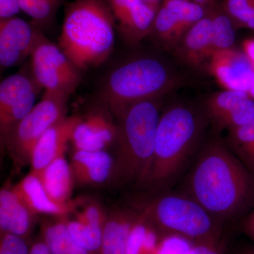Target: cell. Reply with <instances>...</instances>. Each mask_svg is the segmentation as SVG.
<instances>
[{"mask_svg":"<svg viewBox=\"0 0 254 254\" xmlns=\"http://www.w3.org/2000/svg\"><path fill=\"white\" fill-rule=\"evenodd\" d=\"M180 191L225 224L254 208V175L218 136L202 145Z\"/></svg>","mask_w":254,"mask_h":254,"instance_id":"6da1fadb","label":"cell"},{"mask_svg":"<svg viewBox=\"0 0 254 254\" xmlns=\"http://www.w3.org/2000/svg\"><path fill=\"white\" fill-rule=\"evenodd\" d=\"M209 124L202 107L175 103L164 110L145 186L155 193L170 190L198 154Z\"/></svg>","mask_w":254,"mask_h":254,"instance_id":"7a4b0ae2","label":"cell"},{"mask_svg":"<svg viewBox=\"0 0 254 254\" xmlns=\"http://www.w3.org/2000/svg\"><path fill=\"white\" fill-rule=\"evenodd\" d=\"M189 78L172 64L153 55H141L122 63L108 75L100 98L115 118L137 102L158 99L190 84Z\"/></svg>","mask_w":254,"mask_h":254,"instance_id":"3957f363","label":"cell"},{"mask_svg":"<svg viewBox=\"0 0 254 254\" xmlns=\"http://www.w3.org/2000/svg\"><path fill=\"white\" fill-rule=\"evenodd\" d=\"M115 28L105 0H76L65 10L58 46L79 71L96 67L113 52Z\"/></svg>","mask_w":254,"mask_h":254,"instance_id":"277c9868","label":"cell"},{"mask_svg":"<svg viewBox=\"0 0 254 254\" xmlns=\"http://www.w3.org/2000/svg\"><path fill=\"white\" fill-rule=\"evenodd\" d=\"M159 99L133 103L116 118L114 179L120 183L146 185L161 115Z\"/></svg>","mask_w":254,"mask_h":254,"instance_id":"5b68a950","label":"cell"},{"mask_svg":"<svg viewBox=\"0 0 254 254\" xmlns=\"http://www.w3.org/2000/svg\"><path fill=\"white\" fill-rule=\"evenodd\" d=\"M132 208L160 235L180 237L192 245L224 238L225 223L182 191L156 192Z\"/></svg>","mask_w":254,"mask_h":254,"instance_id":"8992f818","label":"cell"},{"mask_svg":"<svg viewBox=\"0 0 254 254\" xmlns=\"http://www.w3.org/2000/svg\"><path fill=\"white\" fill-rule=\"evenodd\" d=\"M236 31L220 0L208 6L206 14L189 30L173 54L190 68H205L215 52L233 48Z\"/></svg>","mask_w":254,"mask_h":254,"instance_id":"52a82bcc","label":"cell"},{"mask_svg":"<svg viewBox=\"0 0 254 254\" xmlns=\"http://www.w3.org/2000/svg\"><path fill=\"white\" fill-rule=\"evenodd\" d=\"M68 96L46 91L33 109L11 131L4 147L20 165L31 163L32 152L40 138L52 126L66 118Z\"/></svg>","mask_w":254,"mask_h":254,"instance_id":"ba28073f","label":"cell"},{"mask_svg":"<svg viewBox=\"0 0 254 254\" xmlns=\"http://www.w3.org/2000/svg\"><path fill=\"white\" fill-rule=\"evenodd\" d=\"M31 57L32 75L46 91L69 95L76 91L81 80L78 69L59 46L42 35Z\"/></svg>","mask_w":254,"mask_h":254,"instance_id":"9c48e42d","label":"cell"},{"mask_svg":"<svg viewBox=\"0 0 254 254\" xmlns=\"http://www.w3.org/2000/svg\"><path fill=\"white\" fill-rule=\"evenodd\" d=\"M207 9L208 6L189 0H163L149 37L160 48L173 52L189 30L205 16Z\"/></svg>","mask_w":254,"mask_h":254,"instance_id":"30bf717a","label":"cell"},{"mask_svg":"<svg viewBox=\"0 0 254 254\" xmlns=\"http://www.w3.org/2000/svg\"><path fill=\"white\" fill-rule=\"evenodd\" d=\"M41 87L32 76L18 72L0 84V140L4 147L11 131L33 109Z\"/></svg>","mask_w":254,"mask_h":254,"instance_id":"8fae6325","label":"cell"},{"mask_svg":"<svg viewBox=\"0 0 254 254\" xmlns=\"http://www.w3.org/2000/svg\"><path fill=\"white\" fill-rule=\"evenodd\" d=\"M202 108L216 132L238 128L254 118V99L245 91L216 92L207 97Z\"/></svg>","mask_w":254,"mask_h":254,"instance_id":"7c38bea8","label":"cell"},{"mask_svg":"<svg viewBox=\"0 0 254 254\" xmlns=\"http://www.w3.org/2000/svg\"><path fill=\"white\" fill-rule=\"evenodd\" d=\"M115 27L127 44L136 46L149 37L160 4L144 0H105Z\"/></svg>","mask_w":254,"mask_h":254,"instance_id":"4fadbf2b","label":"cell"},{"mask_svg":"<svg viewBox=\"0 0 254 254\" xmlns=\"http://www.w3.org/2000/svg\"><path fill=\"white\" fill-rule=\"evenodd\" d=\"M205 68L224 90L247 92L254 85V72L247 57L235 47L215 52Z\"/></svg>","mask_w":254,"mask_h":254,"instance_id":"5bb4252c","label":"cell"},{"mask_svg":"<svg viewBox=\"0 0 254 254\" xmlns=\"http://www.w3.org/2000/svg\"><path fill=\"white\" fill-rule=\"evenodd\" d=\"M43 35L23 18L0 19V66L10 68L31 56Z\"/></svg>","mask_w":254,"mask_h":254,"instance_id":"9a60e30c","label":"cell"},{"mask_svg":"<svg viewBox=\"0 0 254 254\" xmlns=\"http://www.w3.org/2000/svg\"><path fill=\"white\" fill-rule=\"evenodd\" d=\"M110 115L105 109L82 117L71 140L74 150L100 151L113 146L116 140L118 126Z\"/></svg>","mask_w":254,"mask_h":254,"instance_id":"2e32d148","label":"cell"},{"mask_svg":"<svg viewBox=\"0 0 254 254\" xmlns=\"http://www.w3.org/2000/svg\"><path fill=\"white\" fill-rule=\"evenodd\" d=\"M82 117H66L48 128L37 142L32 152L30 173L38 176L50 163L64 155L75 128Z\"/></svg>","mask_w":254,"mask_h":254,"instance_id":"e0dca14e","label":"cell"},{"mask_svg":"<svg viewBox=\"0 0 254 254\" xmlns=\"http://www.w3.org/2000/svg\"><path fill=\"white\" fill-rule=\"evenodd\" d=\"M69 164L74 182L82 186H99L115 177V158L106 150H74Z\"/></svg>","mask_w":254,"mask_h":254,"instance_id":"ac0fdd59","label":"cell"},{"mask_svg":"<svg viewBox=\"0 0 254 254\" xmlns=\"http://www.w3.org/2000/svg\"><path fill=\"white\" fill-rule=\"evenodd\" d=\"M12 187L36 215L44 214L58 218H66V215L75 212L81 203L86 202L83 198H77L68 204L57 203L47 193L40 179L31 173Z\"/></svg>","mask_w":254,"mask_h":254,"instance_id":"d6986e66","label":"cell"},{"mask_svg":"<svg viewBox=\"0 0 254 254\" xmlns=\"http://www.w3.org/2000/svg\"><path fill=\"white\" fill-rule=\"evenodd\" d=\"M36 215L13 187L0 190V231L26 239L34 226Z\"/></svg>","mask_w":254,"mask_h":254,"instance_id":"ffe728a7","label":"cell"},{"mask_svg":"<svg viewBox=\"0 0 254 254\" xmlns=\"http://www.w3.org/2000/svg\"><path fill=\"white\" fill-rule=\"evenodd\" d=\"M138 216L133 208H117L107 215L100 254H127V242Z\"/></svg>","mask_w":254,"mask_h":254,"instance_id":"44dd1931","label":"cell"},{"mask_svg":"<svg viewBox=\"0 0 254 254\" xmlns=\"http://www.w3.org/2000/svg\"><path fill=\"white\" fill-rule=\"evenodd\" d=\"M52 199L60 204L72 201L74 180L71 166L63 155L55 160L37 176Z\"/></svg>","mask_w":254,"mask_h":254,"instance_id":"7402d4cb","label":"cell"},{"mask_svg":"<svg viewBox=\"0 0 254 254\" xmlns=\"http://www.w3.org/2000/svg\"><path fill=\"white\" fill-rule=\"evenodd\" d=\"M41 232V240L53 254H91L71 238L63 218L42 222Z\"/></svg>","mask_w":254,"mask_h":254,"instance_id":"603a6c76","label":"cell"},{"mask_svg":"<svg viewBox=\"0 0 254 254\" xmlns=\"http://www.w3.org/2000/svg\"><path fill=\"white\" fill-rule=\"evenodd\" d=\"M225 143L254 175V118L247 125L227 131Z\"/></svg>","mask_w":254,"mask_h":254,"instance_id":"cb8c5ba5","label":"cell"},{"mask_svg":"<svg viewBox=\"0 0 254 254\" xmlns=\"http://www.w3.org/2000/svg\"><path fill=\"white\" fill-rule=\"evenodd\" d=\"M68 234L78 245L91 254H100L103 227L86 225L76 220L63 218Z\"/></svg>","mask_w":254,"mask_h":254,"instance_id":"d4e9b609","label":"cell"},{"mask_svg":"<svg viewBox=\"0 0 254 254\" xmlns=\"http://www.w3.org/2000/svg\"><path fill=\"white\" fill-rule=\"evenodd\" d=\"M220 3L237 30L254 31V0H220Z\"/></svg>","mask_w":254,"mask_h":254,"instance_id":"484cf974","label":"cell"},{"mask_svg":"<svg viewBox=\"0 0 254 254\" xmlns=\"http://www.w3.org/2000/svg\"><path fill=\"white\" fill-rule=\"evenodd\" d=\"M21 10L36 23L48 22L54 16L60 0H19Z\"/></svg>","mask_w":254,"mask_h":254,"instance_id":"4316f807","label":"cell"},{"mask_svg":"<svg viewBox=\"0 0 254 254\" xmlns=\"http://www.w3.org/2000/svg\"><path fill=\"white\" fill-rule=\"evenodd\" d=\"M75 220L92 226L104 227L107 215L98 203H90L85 205L81 211L75 213Z\"/></svg>","mask_w":254,"mask_h":254,"instance_id":"83f0119b","label":"cell"},{"mask_svg":"<svg viewBox=\"0 0 254 254\" xmlns=\"http://www.w3.org/2000/svg\"><path fill=\"white\" fill-rule=\"evenodd\" d=\"M26 239L12 234L1 232L0 254H29Z\"/></svg>","mask_w":254,"mask_h":254,"instance_id":"f1b7e54d","label":"cell"},{"mask_svg":"<svg viewBox=\"0 0 254 254\" xmlns=\"http://www.w3.org/2000/svg\"><path fill=\"white\" fill-rule=\"evenodd\" d=\"M186 254H227L226 242L223 238L215 242L194 244Z\"/></svg>","mask_w":254,"mask_h":254,"instance_id":"f546056e","label":"cell"},{"mask_svg":"<svg viewBox=\"0 0 254 254\" xmlns=\"http://www.w3.org/2000/svg\"><path fill=\"white\" fill-rule=\"evenodd\" d=\"M21 11L19 0H0V19L14 17Z\"/></svg>","mask_w":254,"mask_h":254,"instance_id":"4dcf8cb0","label":"cell"},{"mask_svg":"<svg viewBox=\"0 0 254 254\" xmlns=\"http://www.w3.org/2000/svg\"><path fill=\"white\" fill-rule=\"evenodd\" d=\"M241 227L244 233L250 237L254 244V208L242 218Z\"/></svg>","mask_w":254,"mask_h":254,"instance_id":"1f68e13d","label":"cell"},{"mask_svg":"<svg viewBox=\"0 0 254 254\" xmlns=\"http://www.w3.org/2000/svg\"><path fill=\"white\" fill-rule=\"evenodd\" d=\"M242 51L245 53L248 60H250L251 65L253 68L254 72V38H247L242 43ZM250 96L254 99V85L250 92Z\"/></svg>","mask_w":254,"mask_h":254,"instance_id":"d6a6232c","label":"cell"},{"mask_svg":"<svg viewBox=\"0 0 254 254\" xmlns=\"http://www.w3.org/2000/svg\"><path fill=\"white\" fill-rule=\"evenodd\" d=\"M29 254H53L43 240H38L31 247Z\"/></svg>","mask_w":254,"mask_h":254,"instance_id":"836d02e7","label":"cell"},{"mask_svg":"<svg viewBox=\"0 0 254 254\" xmlns=\"http://www.w3.org/2000/svg\"><path fill=\"white\" fill-rule=\"evenodd\" d=\"M234 254H254V245L245 246L237 250Z\"/></svg>","mask_w":254,"mask_h":254,"instance_id":"e575fe53","label":"cell"},{"mask_svg":"<svg viewBox=\"0 0 254 254\" xmlns=\"http://www.w3.org/2000/svg\"><path fill=\"white\" fill-rule=\"evenodd\" d=\"M189 1H193V2L196 3V4L207 7V6L217 2V1H220V0H189Z\"/></svg>","mask_w":254,"mask_h":254,"instance_id":"d590c367","label":"cell"},{"mask_svg":"<svg viewBox=\"0 0 254 254\" xmlns=\"http://www.w3.org/2000/svg\"><path fill=\"white\" fill-rule=\"evenodd\" d=\"M147 2L153 3V4H160L163 0H144Z\"/></svg>","mask_w":254,"mask_h":254,"instance_id":"8d00e7d4","label":"cell"},{"mask_svg":"<svg viewBox=\"0 0 254 254\" xmlns=\"http://www.w3.org/2000/svg\"><path fill=\"white\" fill-rule=\"evenodd\" d=\"M60 1H63V0H60Z\"/></svg>","mask_w":254,"mask_h":254,"instance_id":"74e56055","label":"cell"}]
</instances>
